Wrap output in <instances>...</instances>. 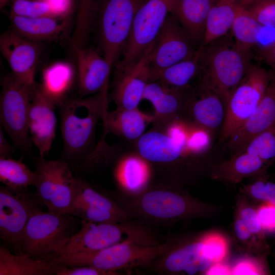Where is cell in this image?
Masks as SVG:
<instances>
[{"label":"cell","mask_w":275,"mask_h":275,"mask_svg":"<svg viewBox=\"0 0 275 275\" xmlns=\"http://www.w3.org/2000/svg\"><path fill=\"white\" fill-rule=\"evenodd\" d=\"M263 25L259 23L240 6L231 28L237 47L241 50L251 53L253 47L257 45Z\"/></svg>","instance_id":"cell-33"},{"label":"cell","mask_w":275,"mask_h":275,"mask_svg":"<svg viewBox=\"0 0 275 275\" xmlns=\"http://www.w3.org/2000/svg\"><path fill=\"white\" fill-rule=\"evenodd\" d=\"M42 48L40 42L25 39L12 30L1 35L0 50L12 73L31 87L36 84V70Z\"/></svg>","instance_id":"cell-19"},{"label":"cell","mask_w":275,"mask_h":275,"mask_svg":"<svg viewBox=\"0 0 275 275\" xmlns=\"http://www.w3.org/2000/svg\"><path fill=\"white\" fill-rule=\"evenodd\" d=\"M152 124L132 144L151 166L152 184L185 188L209 177L220 160L210 156L200 129L182 116Z\"/></svg>","instance_id":"cell-1"},{"label":"cell","mask_w":275,"mask_h":275,"mask_svg":"<svg viewBox=\"0 0 275 275\" xmlns=\"http://www.w3.org/2000/svg\"><path fill=\"white\" fill-rule=\"evenodd\" d=\"M58 17H27L10 15L12 30L30 41L40 42L59 37L66 30L68 22Z\"/></svg>","instance_id":"cell-28"},{"label":"cell","mask_w":275,"mask_h":275,"mask_svg":"<svg viewBox=\"0 0 275 275\" xmlns=\"http://www.w3.org/2000/svg\"><path fill=\"white\" fill-rule=\"evenodd\" d=\"M110 166L116 190L125 194L141 192L152 184L150 164L134 148L113 149Z\"/></svg>","instance_id":"cell-16"},{"label":"cell","mask_w":275,"mask_h":275,"mask_svg":"<svg viewBox=\"0 0 275 275\" xmlns=\"http://www.w3.org/2000/svg\"><path fill=\"white\" fill-rule=\"evenodd\" d=\"M199 52L193 58L183 60L150 75L149 81L158 80L173 88L189 89L201 75Z\"/></svg>","instance_id":"cell-31"},{"label":"cell","mask_w":275,"mask_h":275,"mask_svg":"<svg viewBox=\"0 0 275 275\" xmlns=\"http://www.w3.org/2000/svg\"><path fill=\"white\" fill-rule=\"evenodd\" d=\"M237 1L238 4L240 6L242 7H245L254 2H256L260 0H237Z\"/></svg>","instance_id":"cell-48"},{"label":"cell","mask_w":275,"mask_h":275,"mask_svg":"<svg viewBox=\"0 0 275 275\" xmlns=\"http://www.w3.org/2000/svg\"><path fill=\"white\" fill-rule=\"evenodd\" d=\"M9 1H11V0H0V5H1V7H3L4 6V5L7 3ZM13 1V0H12Z\"/></svg>","instance_id":"cell-49"},{"label":"cell","mask_w":275,"mask_h":275,"mask_svg":"<svg viewBox=\"0 0 275 275\" xmlns=\"http://www.w3.org/2000/svg\"><path fill=\"white\" fill-rule=\"evenodd\" d=\"M217 1L175 0L170 14L186 31L193 44H202L208 13Z\"/></svg>","instance_id":"cell-27"},{"label":"cell","mask_w":275,"mask_h":275,"mask_svg":"<svg viewBox=\"0 0 275 275\" xmlns=\"http://www.w3.org/2000/svg\"><path fill=\"white\" fill-rule=\"evenodd\" d=\"M71 214L81 219L95 223H120L132 219L128 216L95 208L78 202H74Z\"/></svg>","instance_id":"cell-39"},{"label":"cell","mask_w":275,"mask_h":275,"mask_svg":"<svg viewBox=\"0 0 275 275\" xmlns=\"http://www.w3.org/2000/svg\"><path fill=\"white\" fill-rule=\"evenodd\" d=\"M146 0H102L98 29L103 57L112 66L122 54L136 12Z\"/></svg>","instance_id":"cell-11"},{"label":"cell","mask_w":275,"mask_h":275,"mask_svg":"<svg viewBox=\"0 0 275 275\" xmlns=\"http://www.w3.org/2000/svg\"><path fill=\"white\" fill-rule=\"evenodd\" d=\"M270 77V71L250 65L229 100L219 136L221 143H226L253 114L266 92Z\"/></svg>","instance_id":"cell-12"},{"label":"cell","mask_w":275,"mask_h":275,"mask_svg":"<svg viewBox=\"0 0 275 275\" xmlns=\"http://www.w3.org/2000/svg\"><path fill=\"white\" fill-rule=\"evenodd\" d=\"M43 205L36 193L25 189L12 192L0 187V238L14 254L22 253L24 233L31 215Z\"/></svg>","instance_id":"cell-13"},{"label":"cell","mask_w":275,"mask_h":275,"mask_svg":"<svg viewBox=\"0 0 275 275\" xmlns=\"http://www.w3.org/2000/svg\"><path fill=\"white\" fill-rule=\"evenodd\" d=\"M222 231L180 233L165 238L167 250L145 268L160 275L207 274L220 261L219 244Z\"/></svg>","instance_id":"cell-3"},{"label":"cell","mask_w":275,"mask_h":275,"mask_svg":"<svg viewBox=\"0 0 275 275\" xmlns=\"http://www.w3.org/2000/svg\"><path fill=\"white\" fill-rule=\"evenodd\" d=\"M77 60V90L79 97L108 90L112 67L96 50L71 44Z\"/></svg>","instance_id":"cell-22"},{"label":"cell","mask_w":275,"mask_h":275,"mask_svg":"<svg viewBox=\"0 0 275 275\" xmlns=\"http://www.w3.org/2000/svg\"><path fill=\"white\" fill-rule=\"evenodd\" d=\"M190 89H176L158 80L149 81L146 87L143 99L149 100L154 106L153 123L183 116Z\"/></svg>","instance_id":"cell-24"},{"label":"cell","mask_w":275,"mask_h":275,"mask_svg":"<svg viewBox=\"0 0 275 275\" xmlns=\"http://www.w3.org/2000/svg\"><path fill=\"white\" fill-rule=\"evenodd\" d=\"M230 274H269L266 256L246 254L229 265Z\"/></svg>","instance_id":"cell-40"},{"label":"cell","mask_w":275,"mask_h":275,"mask_svg":"<svg viewBox=\"0 0 275 275\" xmlns=\"http://www.w3.org/2000/svg\"><path fill=\"white\" fill-rule=\"evenodd\" d=\"M15 146H12L6 138L2 126H0V158H12L15 150Z\"/></svg>","instance_id":"cell-46"},{"label":"cell","mask_w":275,"mask_h":275,"mask_svg":"<svg viewBox=\"0 0 275 275\" xmlns=\"http://www.w3.org/2000/svg\"><path fill=\"white\" fill-rule=\"evenodd\" d=\"M240 6L237 0H218L214 4L206 19L201 46L224 37L231 30Z\"/></svg>","instance_id":"cell-30"},{"label":"cell","mask_w":275,"mask_h":275,"mask_svg":"<svg viewBox=\"0 0 275 275\" xmlns=\"http://www.w3.org/2000/svg\"><path fill=\"white\" fill-rule=\"evenodd\" d=\"M239 191L254 204L267 202L275 204V183L267 179H259L242 184Z\"/></svg>","instance_id":"cell-38"},{"label":"cell","mask_w":275,"mask_h":275,"mask_svg":"<svg viewBox=\"0 0 275 275\" xmlns=\"http://www.w3.org/2000/svg\"><path fill=\"white\" fill-rule=\"evenodd\" d=\"M257 51L260 58L275 72V42L268 47Z\"/></svg>","instance_id":"cell-47"},{"label":"cell","mask_w":275,"mask_h":275,"mask_svg":"<svg viewBox=\"0 0 275 275\" xmlns=\"http://www.w3.org/2000/svg\"><path fill=\"white\" fill-rule=\"evenodd\" d=\"M177 19L169 14L149 54L151 74L178 62L194 57L198 50Z\"/></svg>","instance_id":"cell-15"},{"label":"cell","mask_w":275,"mask_h":275,"mask_svg":"<svg viewBox=\"0 0 275 275\" xmlns=\"http://www.w3.org/2000/svg\"><path fill=\"white\" fill-rule=\"evenodd\" d=\"M80 224L79 231L74 233L51 257L91 253L124 242L152 245L162 241L153 227L134 219L115 223L81 219Z\"/></svg>","instance_id":"cell-5"},{"label":"cell","mask_w":275,"mask_h":275,"mask_svg":"<svg viewBox=\"0 0 275 275\" xmlns=\"http://www.w3.org/2000/svg\"><path fill=\"white\" fill-rule=\"evenodd\" d=\"M256 206L261 226L267 234H275V204L264 202Z\"/></svg>","instance_id":"cell-43"},{"label":"cell","mask_w":275,"mask_h":275,"mask_svg":"<svg viewBox=\"0 0 275 275\" xmlns=\"http://www.w3.org/2000/svg\"><path fill=\"white\" fill-rule=\"evenodd\" d=\"M175 0H146L139 9L122 52L116 64L127 65L138 61L155 41Z\"/></svg>","instance_id":"cell-14"},{"label":"cell","mask_w":275,"mask_h":275,"mask_svg":"<svg viewBox=\"0 0 275 275\" xmlns=\"http://www.w3.org/2000/svg\"><path fill=\"white\" fill-rule=\"evenodd\" d=\"M241 153L256 156L270 166L275 161V124L253 138L236 154Z\"/></svg>","instance_id":"cell-36"},{"label":"cell","mask_w":275,"mask_h":275,"mask_svg":"<svg viewBox=\"0 0 275 275\" xmlns=\"http://www.w3.org/2000/svg\"><path fill=\"white\" fill-rule=\"evenodd\" d=\"M104 129L132 143L140 139L150 123L155 120L154 115L145 114L138 107L132 109L117 107L108 109L102 118Z\"/></svg>","instance_id":"cell-26"},{"label":"cell","mask_w":275,"mask_h":275,"mask_svg":"<svg viewBox=\"0 0 275 275\" xmlns=\"http://www.w3.org/2000/svg\"><path fill=\"white\" fill-rule=\"evenodd\" d=\"M200 80L216 93L227 107L230 97L250 65L251 53L244 52L235 42L219 39L199 48Z\"/></svg>","instance_id":"cell-6"},{"label":"cell","mask_w":275,"mask_h":275,"mask_svg":"<svg viewBox=\"0 0 275 275\" xmlns=\"http://www.w3.org/2000/svg\"><path fill=\"white\" fill-rule=\"evenodd\" d=\"M76 216L41 209L31 215L24 233L22 253L35 259L49 258L56 254L75 233Z\"/></svg>","instance_id":"cell-8"},{"label":"cell","mask_w":275,"mask_h":275,"mask_svg":"<svg viewBox=\"0 0 275 275\" xmlns=\"http://www.w3.org/2000/svg\"><path fill=\"white\" fill-rule=\"evenodd\" d=\"M58 266L56 275H112L90 266Z\"/></svg>","instance_id":"cell-44"},{"label":"cell","mask_w":275,"mask_h":275,"mask_svg":"<svg viewBox=\"0 0 275 275\" xmlns=\"http://www.w3.org/2000/svg\"><path fill=\"white\" fill-rule=\"evenodd\" d=\"M102 191L117 202L132 219L153 227L194 219H214L224 209L222 205L205 202L185 188L151 184L134 194L116 190Z\"/></svg>","instance_id":"cell-2"},{"label":"cell","mask_w":275,"mask_h":275,"mask_svg":"<svg viewBox=\"0 0 275 275\" xmlns=\"http://www.w3.org/2000/svg\"><path fill=\"white\" fill-rule=\"evenodd\" d=\"M11 15L27 17H53L49 4L44 0H13Z\"/></svg>","instance_id":"cell-41"},{"label":"cell","mask_w":275,"mask_h":275,"mask_svg":"<svg viewBox=\"0 0 275 275\" xmlns=\"http://www.w3.org/2000/svg\"><path fill=\"white\" fill-rule=\"evenodd\" d=\"M77 82V73L68 62L59 61L45 67L38 87L41 92L58 107L71 99L70 93Z\"/></svg>","instance_id":"cell-25"},{"label":"cell","mask_w":275,"mask_h":275,"mask_svg":"<svg viewBox=\"0 0 275 275\" xmlns=\"http://www.w3.org/2000/svg\"><path fill=\"white\" fill-rule=\"evenodd\" d=\"M168 242L147 245L124 242L88 253L51 257L50 260L59 266H90L118 274L119 270L135 266L145 268L168 249Z\"/></svg>","instance_id":"cell-7"},{"label":"cell","mask_w":275,"mask_h":275,"mask_svg":"<svg viewBox=\"0 0 275 275\" xmlns=\"http://www.w3.org/2000/svg\"><path fill=\"white\" fill-rule=\"evenodd\" d=\"M76 188L75 202L130 217L117 202L101 191L95 189L85 180L76 177Z\"/></svg>","instance_id":"cell-34"},{"label":"cell","mask_w":275,"mask_h":275,"mask_svg":"<svg viewBox=\"0 0 275 275\" xmlns=\"http://www.w3.org/2000/svg\"><path fill=\"white\" fill-rule=\"evenodd\" d=\"M232 236L237 249L244 254L266 257L269 253L268 245L262 243L250 232L235 213L232 224Z\"/></svg>","instance_id":"cell-35"},{"label":"cell","mask_w":275,"mask_h":275,"mask_svg":"<svg viewBox=\"0 0 275 275\" xmlns=\"http://www.w3.org/2000/svg\"><path fill=\"white\" fill-rule=\"evenodd\" d=\"M0 121L14 146L25 156L32 155L33 143L29 128V113L32 88L11 73L2 80Z\"/></svg>","instance_id":"cell-10"},{"label":"cell","mask_w":275,"mask_h":275,"mask_svg":"<svg viewBox=\"0 0 275 275\" xmlns=\"http://www.w3.org/2000/svg\"><path fill=\"white\" fill-rule=\"evenodd\" d=\"M36 174V194L48 211L71 214L76 196V177L64 160L31 157Z\"/></svg>","instance_id":"cell-9"},{"label":"cell","mask_w":275,"mask_h":275,"mask_svg":"<svg viewBox=\"0 0 275 275\" xmlns=\"http://www.w3.org/2000/svg\"><path fill=\"white\" fill-rule=\"evenodd\" d=\"M50 6L53 17L64 18L71 9L72 0H44Z\"/></svg>","instance_id":"cell-45"},{"label":"cell","mask_w":275,"mask_h":275,"mask_svg":"<svg viewBox=\"0 0 275 275\" xmlns=\"http://www.w3.org/2000/svg\"><path fill=\"white\" fill-rule=\"evenodd\" d=\"M58 265L48 258L33 259L26 254H14L0 245V275L56 274Z\"/></svg>","instance_id":"cell-29"},{"label":"cell","mask_w":275,"mask_h":275,"mask_svg":"<svg viewBox=\"0 0 275 275\" xmlns=\"http://www.w3.org/2000/svg\"><path fill=\"white\" fill-rule=\"evenodd\" d=\"M269 166L254 155L241 153L210 167L209 178L229 185L240 183L246 178L267 179Z\"/></svg>","instance_id":"cell-23"},{"label":"cell","mask_w":275,"mask_h":275,"mask_svg":"<svg viewBox=\"0 0 275 275\" xmlns=\"http://www.w3.org/2000/svg\"><path fill=\"white\" fill-rule=\"evenodd\" d=\"M243 7L259 23L275 28V0H260Z\"/></svg>","instance_id":"cell-42"},{"label":"cell","mask_w":275,"mask_h":275,"mask_svg":"<svg viewBox=\"0 0 275 275\" xmlns=\"http://www.w3.org/2000/svg\"><path fill=\"white\" fill-rule=\"evenodd\" d=\"M274 251H275V248H274Z\"/></svg>","instance_id":"cell-50"},{"label":"cell","mask_w":275,"mask_h":275,"mask_svg":"<svg viewBox=\"0 0 275 275\" xmlns=\"http://www.w3.org/2000/svg\"><path fill=\"white\" fill-rule=\"evenodd\" d=\"M235 206L234 213L239 216L250 232L262 243L268 245L266 234L261 226L256 205L239 191L236 197Z\"/></svg>","instance_id":"cell-37"},{"label":"cell","mask_w":275,"mask_h":275,"mask_svg":"<svg viewBox=\"0 0 275 275\" xmlns=\"http://www.w3.org/2000/svg\"><path fill=\"white\" fill-rule=\"evenodd\" d=\"M154 43L136 62L127 65L115 64L112 98L117 107L134 108L143 100L150 77L149 56Z\"/></svg>","instance_id":"cell-17"},{"label":"cell","mask_w":275,"mask_h":275,"mask_svg":"<svg viewBox=\"0 0 275 275\" xmlns=\"http://www.w3.org/2000/svg\"><path fill=\"white\" fill-rule=\"evenodd\" d=\"M266 92L253 114L226 142L232 155L239 152L255 136L275 124V72Z\"/></svg>","instance_id":"cell-21"},{"label":"cell","mask_w":275,"mask_h":275,"mask_svg":"<svg viewBox=\"0 0 275 275\" xmlns=\"http://www.w3.org/2000/svg\"><path fill=\"white\" fill-rule=\"evenodd\" d=\"M36 177L35 171L21 160L0 158V181L10 191L28 189L29 186L34 185Z\"/></svg>","instance_id":"cell-32"},{"label":"cell","mask_w":275,"mask_h":275,"mask_svg":"<svg viewBox=\"0 0 275 275\" xmlns=\"http://www.w3.org/2000/svg\"><path fill=\"white\" fill-rule=\"evenodd\" d=\"M56 107L41 92L36 82L31 91L28 128L33 145L42 156L48 154L56 136Z\"/></svg>","instance_id":"cell-20"},{"label":"cell","mask_w":275,"mask_h":275,"mask_svg":"<svg viewBox=\"0 0 275 275\" xmlns=\"http://www.w3.org/2000/svg\"><path fill=\"white\" fill-rule=\"evenodd\" d=\"M226 112L218 94L199 79L188 92L183 116L213 136L221 129Z\"/></svg>","instance_id":"cell-18"},{"label":"cell","mask_w":275,"mask_h":275,"mask_svg":"<svg viewBox=\"0 0 275 275\" xmlns=\"http://www.w3.org/2000/svg\"><path fill=\"white\" fill-rule=\"evenodd\" d=\"M108 90L90 97L72 98L58 107L63 139L62 159L73 170L95 149L98 121L108 109Z\"/></svg>","instance_id":"cell-4"}]
</instances>
